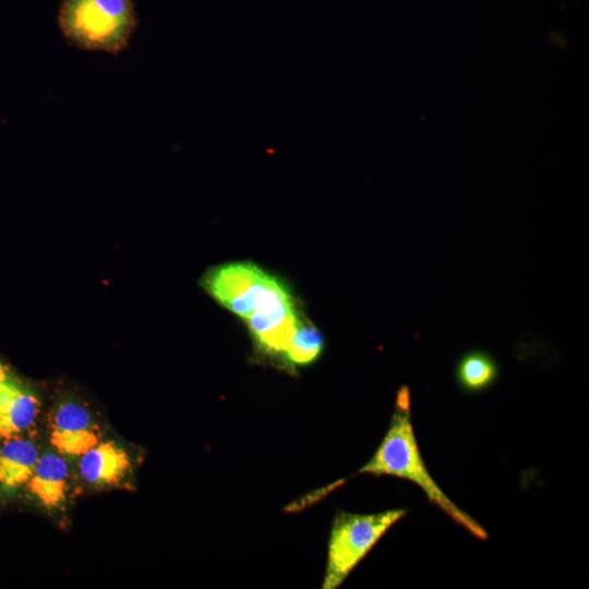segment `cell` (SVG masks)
Here are the masks:
<instances>
[{
	"label": "cell",
	"instance_id": "1",
	"mask_svg": "<svg viewBox=\"0 0 589 589\" xmlns=\"http://www.w3.org/2000/svg\"><path fill=\"white\" fill-rule=\"evenodd\" d=\"M410 406V390L407 386H401L397 392L388 430L372 458L359 472L394 476L413 482L425 493L430 502L454 521L476 538L488 539L485 529L452 502L431 477L416 440Z\"/></svg>",
	"mask_w": 589,
	"mask_h": 589
},
{
	"label": "cell",
	"instance_id": "12",
	"mask_svg": "<svg viewBox=\"0 0 589 589\" xmlns=\"http://www.w3.org/2000/svg\"><path fill=\"white\" fill-rule=\"evenodd\" d=\"M322 348L323 338L320 332L312 325L300 323L285 357L289 364L306 365L320 356Z\"/></svg>",
	"mask_w": 589,
	"mask_h": 589
},
{
	"label": "cell",
	"instance_id": "8",
	"mask_svg": "<svg viewBox=\"0 0 589 589\" xmlns=\"http://www.w3.org/2000/svg\"><path fill=\"white\" fill-rule=\"evenodd\" d=\"M39 401L31 392L8 381L0 386V440L20 435L35 421Z\"/></svg>",
	"mask_w": 589,
	"mask_h": 589
},
{
	"label": "cell",
	"instance_id": "6",
	"mask_svg": "<svg viewBox=\"0 0 589 589\" xmlns=\"http://www.w3.org/2000/svg\"><path fill=\"white\" fill-rule=\"evenodd\" d=\"M99 442V428L85 407L71 401L57 408L50 424V443L60 454L82 456Z\"/></svg>",
	"mask_w": 589,
	"mask_h": 589
},
{
	"label": "cell",
	"instance_id": "3",
	"mask_svg": "<svg viewBox=\"0 0 589 589\" xmlns=\"http://www.w3.org/2000/svg\"><path fill=\"white\" fill-rule=\"evenodd\" d=\"M405 509L377 514L340 513L329 536L324 589L337 588L385 532L406 515Z\"/></svg>",
	"mask_w": 589,
	"mask_h": 589
},
{
	"label": "cell",
	"instance_id": "13",
	"mask_svg": "<svg viewBox=\"0 0 589 589\" xmlns=\"http://www.w3.org/2000/svg\"><path fill=\"white\" fill-rule=\"evenodd\" d=\"M9 381L8 371L5 366L0 362V386Z\"/></svg>",
	"mask_w": 589,
	"mask_h": 589
},
{
	"label": "cell",
	"instance_id": "4",
	"mask_svg": "<svg viewBox=\"0 0 589 589\" xmlns=\"http://www.w3.org/2000/svg\"><path fill=\"white\" fill-rule=\"evenodd\" d=\"M277 281L252 264L235 263L213 271L205 286L219 303L247 320Z\"/></svg>",
	"mask_w": 589,
	"mask_h": 589
},
{
	"label": "cell",
	"instance_id": "10",
	"mask_svg": "<svg viewBox=\"0 0 589 589\" xmlns=\"http://www.w3.org/2000/svg\"><path fill=\"white\" fill-rule=\"evenodd\" d=\"M38 458V450L31 441L17 436L4 441L0 446V486L14 490L27 484Z\"/></svg>",
	"mask_w": 589,
	"mask_h": 589
},
{
	"label": "cell",
	"instance_id": "9",
	"mask_svg": "<svg viewBox=\"0 0 589 589\" xmlns=\"http://www.w3.org/2000/svg\"><path fill=\"white\" fill-rule=\"evenodd\" d=\"M69 468L56 454H45L37 460L27 482L29 492L46 507H59L67 497Z\"/></svg>",
	"mask_w": 589,
	"mask_h": 589
},
{
	"label": "cell",
	"instance_id": "7",
	"mask_svg": "<svg viewBox=\"0 0 589 589\" xmlns=\"http://www.w3.org/2000/svg\"><path fill=\"white\" fill-rule=\"evenodd\" d=\"M82 478L95 485L119 483L131 469L127 452L116 443L99 442L81 456L79 464Z\"/></svg>",
	"mask_w": 589,
	"mask_h": 589
},
{
	"label": "cell",
	"instance_id": "11",
	"mask_svg": "<svg viewBox=\"0 0 589 589\" xmlns=\"http://www.w3.org/2000/svg\"><path fill=\"white\" fill-rule=\"evenodd\" d=\"M497 376L496 362L484 351H470L464 354L457 363V382L461 388L468 392H480L490 387Z\"/></svg>",
	"mask_w": 589,
	"mask_h": 589
},
{
	"label": "cell",
	"instance_id": "2",
	"mask_svg": "<svg viewBox=\"0 0 589 589\" xmlns=\"http://www.w3.org/2000/svg\"><path fill=\"white\" fill-rule=\"evenodd\" d=\"M58 24L81 50L119 53L137 27L133 0H61Z\"/></svg>",
	"mask_w": 589,
	"mask_h": 589
},
{
	"label": "cell",
	"instance_id": "5",
	"mask_svg": "<svg viewBox=\"0 0 589 589\" xmlns=\"http://www.w3.org/2000/svg\"><path fill=\"white\" fill-rule=\"evenodd\" d=\"M247 321L260 348L271 354H285L300 324L291 296L278 281Z\"/></svg>",
	"mask_w": 589,
	"mask_h": 589
}]
</instances>
